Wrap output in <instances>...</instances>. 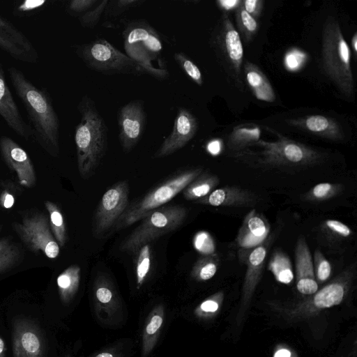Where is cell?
Segmentation results:
<instances>
[{
    "label": "cell",
    "mask_w": 357,
    "mask_h": 357,
    "mask_svg": "<svg viewBox=\"0 0 357 357\" xmlns=\"http://www.w3.org/2000/svg\"><path fill=\"white\" fill-rule=\"evenodd\" d=\"M93 297L98 312H103L110 317L119 307L115 289L106 276L98 277L93 284Z\"/></svg>",
    "instance_id": "26"
},
{
    "label": "cell",
    "mask_w": 357,
    "mask_h": 357,
    "mask_svg": "<svg viewBox=\"0 0 357 357\" xmlns=\"http://www.w3.org/2000/svg\"></svg>",
    "instance_id": "56"
},
{
    "label": "cell",
    "mask_w": 357,
    "mask_h": 357,
    "mask_svg": "<svg viewBox=\"0 0 357 357\" xmlns=\"http://www.w3.org/2000/svg\"><path fill=\"white\" fill-rule=\"evenodd\" d=\"M211 46L228 76L241 90L244 84L241 73L243 47L238 31L227 13H224L211 38Z\"/></svg>",
    "instance_id": "9"
},
{
    "label": "cell",
    "mask_w": 357,
    "mask_h": 357,
    "mask_svg": "<svg viewBox=\"0 0 357 357\" xmlns=\"http://www.w3.org/2000/svg\"><path fill=\"white\" fill-rule=\"evenodd\" d=\"M307 55L298 50L294 49L289 51L284 59L285 68L291 71L300 69L306 61Z\"/></svg>",
    "instance_id": "44"
},
{
    "label": "cell",
    "mask_w": 357,
    "mask_h": 357,
    "mask_svg": "<svg viewBox=\"0 0 357 357\" xmlns=\"http://www.w3.org/2000/svg\"><path fill=\"white\" fill-rule=\"evenodd\" d=\"M322 63L324 70L347 97L354 94V79L351 68V51L338 22L328 18L322 37Z\"/></svg>",
    "instance_id": "5"
},
{
    "label": "cell",
    "mask_w": 357,
    "mask_h": 357,
    "mask_svg": "<svg viewBox=\"0 0 357 357\" xmlns=\"http://www.w3.org/2000/svg\"><path fill=\"white\" fill-rule=\"evenodd\" d=\"M122 36L126 55L141 67L144 74L159 80L169 77L166 63L161 58L162 39L146 20L135 19L126 22Z\"/></svg>",
    "instance_id": "4"
},
{
    "label": "cell",
    "mask_w": 357,
    "mask_h": 357,
    "mask_svg": "<svg viewBox=\"0 0 357 357\" xmlns=\"http://www.w3.org/2000/svg\"><path fill=\"white\" fill-rule=\"evenodd\" d=\"M92 357H120V356L118 354L114 353V351H105L98 353Z\"/></svg>",
    "instance_id": "52"
},
{
    "label": "cell",
    "mask_w": 357,
    "mask_h": 357,
    "mask_svg": "<svg viewBox=\"0 0 357 357\" xmlns=\"http://www.w3.org/2000/svg\"><path fill=\"white\" fill-rule=\"evenodd\" d=\"M278 139L266 142L262 139L247 148L232 153L236 159L261 169L299 170L322 162L325 154L302 143L289 139L270 128Z\"/></svg>",
    "instance_id": "2"
},
{
    "label": "cell",
    "mask_w": 357,
    "mask_h": 357,
    "mask_svg": "<svg viewBox=\"0 0 357 357\" xmlns=\"http://www.w3.org/2000/svg\"><path fill=\"white\" fill-rule=\"evenodd\" d=\"M109 0H99L98 3L84 15L77 18L80 25L86 29H93L103 16Z\"/></svg>",
    "instance_id": "40"
},
{
    "label": "cell",
    "mask_w": 357,
    "mask_h": 357,
    "mask_svg": "<svg viewBox=\"0 0 357 357\" xmlns=\"http://www.w3.org/2000/svg\"><path fill=\"white\" fill-rule=\"evenodd\" d=\"M99 0H71L66 5V12L73 17L78 18L93 8Z\"/></svg>",
    "instance_id": "42"
},
{
    "label": "cell",
    "mask_w": 357,
    "mask_h": 357,
    "mask_svg": "<svg viewBox=\"0 0 357 357\" xmlns=\"http://www.w3.org/2000/svg\"><path fill=\"white\" fill-rule=\"evenodd\" d=\"M80 281V268L71 265L57 278V286L61 301L68 303L77 292Z\"/></svg>",
    "instance_id": "29"
},
{
    "label": "cell",
    "mask_w": 357,
    "mask_h": 357,
    "mask_svg": "<svg viewBox=\"0 0 357 357\" xmlns=\"http://www.w3.org/2000/svg\"><path fill=\"white\" fill-rule=\"evenodd\" d=\"M8 73L28 115L32 135L50 154L57 155L60 122L49 93L45 89L36 86L15 67L8 68Z\"/></svg>",
    "instance_id": "1"
},
{
    "label": "cell",
    "mask_w": 357,
    "mask_h": 357,
    "mask_svg": "<svg viewBox=\"0 0 357 357\" xmlns=\"http://www.w3.org/2000/svg\"><path fill=\"white\" fill-rule=\"evenodd\" d=\"M354 276V267L350 266L310 297L287 311L288 319L296 320L309 317L320 310L340 304L351 287Z\"/></svg>",
    "instance_id": "10"
},
{
    "label": "cell",
    "mask_w": 357,
    "mask_h": 357,
    "mask_svg": "<svg viewBox=\"0 0 357 357\" xmlns=\"http://www.w3.org/2000/svg\"><path fill=\"white\" fill-rule=\"evenodd\" d=\"M194 245L197 250L206 255L213 254L214 244L210 235L204 231L197 234L194 238Z\"/></svg>",
    "instance_id": "46"
},
{
    "label": "cell",
    "mask_w": 357,
    "mask_h": 357,
    "mask_svg": "<svg viewBox=\"0 0 357 357\" xmlns=\"http://www.w3.org/2000/svg\"><path fill=\"white\" fill-rule=\"evenodd\" d=\"M288 121L294 127L322 138L333 141H341L344 139L341 126L334 119L326 116L310 115Z\"/></svg>",
    "instance_id": "23"
},
{
    "label": "cell",
    "mask_w": 357,
    "mask_h": 357,
    "mask_svg": "<svg viewBox=\"0 0 357 357\" xmlns=\"http://www.w3.org/2000/svg\"><path fill=\"white\" fill-rule=\"evenodd\" d=\"M223 300V291H218L200 303L194 310V314L199 319L213 318L220 310Z\"/></svg>",
    "instance_id": "34"
},
{
    "label": "cell",
    "mask_w": 357,
    "mask_h": 357,
    "mask_svg": "<svg viewBox=\"0 0 357 357\" xmlns=\"http://www.w3.org/2000/svg\"><path fill=\"white\" fill-rule=\"evenodd\" d=\"M241 1L240 0H219L216 3L218 7L227 13V12L236 10L241 6Z\"/></svg>",
    "instance_id": "49"
},
{
    "label": "cell",
    "mask_w": 357,
    "mask_h": 357,
    "mask_svg": "<svg viewBox=\"0 0 357 357\" xmlns=\"http://www.w3.org/2000/svg\"><path fill=\"white\" fill-rule=\"evenodd\" d=\"M273 357H298V355L291 347L280 344L275 347Z\"/></svg>",
    "instance_id": "48"
},
{
    "label": "cell",
    "mask_w": 357,
    "mask_h": 357,
    "mask_svg": "<svg viewBox=\"0 0 357 357\" xmlns=\"http://www.w3.org/2000/svg\"><path fill=\"white\" fill-rule=\"evenodd\" d=\"M0 48L21 62L34 63L39 59L38 51L29 39L1 13Z\"/></svg>",
    "instance_id": "14"
},
{
    "label": "cell",
    "mask_w": 357,
    "mask_h": 357,
    "mask_svg": "<svg viewBox=\"0 0 357 357\" xmlns=\"http://www.w3.org/2000/svg\"><path fill=\"white\" fill-rule=\"evenodd\" d=\"M222 150V142L219 139L211 140L207 144V151L213 155L220 154Z\"/></svg>",
    "instance_id": "50"
},
{
    "label": "cell",
    "mask_w": 357,
    "mask_h": 357,
    "mask_svg": "<svg viewBox=\"0 0 357 357\" xmlns=\"http://www.w3.org/2000/svg\"><path fill=\"white\" fill-rule=\"evenodd\" d=\"M296 282L297 290L304 295H312L318 290L312 257L308 244L300 236L295 249Z\"/></svg>",
    "instance_id": "20"
},
{
    "label": "cell",
    "mask_w": 357,
    "mask_h": 357,
    "mask_svg": "<svg viewBox=\"0 0 357 357\" xmlns=\"http://www.w3.org/2000/svg\"><path fill=\"white\" fill-rule=\"evenodd\" d=\"M261 129L259 126L242 124L234 127L228 136L227 146L231 153L251 146L260 139Z\"/></svg>",
    "instance_id": "27"
},
{
    "label": "cell",
    "mask_w": 357,
    "mask_h": 357,
    "mask_svg": "<svg viewBox=\"0 0 357 357\" xmlns=\"http://www.w3.org/2000/svg\"><path fill=\"white\" fill-rule=\"evenodd\" d=\"M20 257L18 248L7 239L0 236V273L15 266Z\"/></svg>",
    "instance_id": "37"
},
{
    "label": "cell",
    "mask_w": 357,
    "mask_h": 357,
    "mask_svg": "<svg viewBox=\"0 0 357 357\" xmlns=\"http://www.w3.org/2000/svg\"><path fill=\"white\" fill-rule=\"evenodd\" d=\"M351 47L353 49V51L356 55L357 54V34L356 33L354 35V36L351 38Z\"/></svg>",
    "instance_id": "54"
},
{
    "label": "cell",
    "mask_w": 357,
    "mask_h": 357,
    "mask_svg": "<svg viewBox=\"0 0 357 357\" xmlns=\"http://www.w3.org/2000/svg\"><path fill=\"white\" fill-rule=\"evenodd\" d=\"M137 252L136 264L137 289L143 285L151 266V249L149 244L142 245Z\"/></svg>",
    "instance_id": "38"
},
{
    "label": "cell",
    "mask_w": 357,
    "mask_h": 357,
    "mask_svg": "<svg viewBox=\"0 0 357 357\" xmlns=\"http://www.w3.org/2000/svg\"><path fill=\"white\" fill-rule=\"evenodd\" d=\"M342 189V185L339 183H320L303 194L301 199L306 202H322L335 197Z\"/></svg>",
    "instance_id": "32"
},
{
    "label": "cell",
    "mask_w": 357,
    "mask_h": 357,
    "mask_svg": "<svg viewBox=\"0 0 357 357\" xmlns=\"http://www.w3.org/2000/svg\"><path fill=\"white\" fill-rule=\"evenodd\" d=\"M164 316L165 307L162 304L155 306L149 314L142 335V357H148L156 345Z\"/></svg>",
    "instance_id": "24"
},
{
    "label": "cell",
    "mask_w": 357,
    "mask_h": 357,
    "mask_svg": "<svg viewBox=\"0 0 357 357\" xmlns=\"http://www.w3.org/2000/svg\"><path fill=\"white\" fill-rule=\"evenodd\" d=\"M324 226L327 231L337 237L348 238L352 234V230L349 226L337 220L328 219L324 221Z\"/></svg>",
    "instance_id": "45"
},
{
    "label": "cell",
    "mask_w": 357,
    "mask_h": 357,
    "mask_svg": "<svg viewBox=\"0 0 357 357\" xmlns=\"http://www.w3.org/2000/svg\"><path fill=\"white\" fill-rule=\"evenodd\" d=\"M268 268L278 282L289 284L294 280L291 261L287 254L280 250H276L273 253Z\"/></svg>",
    "instance_id": "30"
},
{
    "label": "cell",
    "mask_w": 357,
    "mask_h": 357,
    "mask_svg": "<svg viewBox=\"0 0 357 357\" xmlns=\"http://www.w3.org/2000/svg\"><path fill=\"white\" fill-rule=\"evenodd\" d=\"M314 272L317 282H326L331 275V265L323 253L317 249L314 253Z\"/></svg>",
    "instance_id": "41"
},
{
    "label": "cell",
    "mask_w": 357,
    "mask_h": 357,
    "mask_svg": "<svg viewBox=\"0 0 357 357\" xmlns=\"http://www.w3.org/2000/svg\"><path fill=\"white\" fill-rule=\"evenodd\" d=\"M48 3L47 0H26L20 2L14 7V13L18 16L33 14Z\"/></svg>",
    "instance_id": "43"
},
{
    "label": "cell",
    "mask_w": 357,
    "mask_h": 357,
    "mask_svg": "<svg viewBox=\"0 0 357 357\" xmlns=\"http://www.w3.org/2000/svg\"><path fill=\"white\" fill-rule=\"evenodd\" d=\"M145 2V0H109L102 17L105 21L115 19Z\"/></svg>",
    "instance_id": "36"
},
{
    "label": "cell",
    "mask_w": 357,
    "mask_h": 357,
    "mask_svg": "<svg viewBox=\"0 0 357 357\" xmlns=\"http://www.w3.org/2000/svg\"><path fill=\"white\" fill-rule=\"evenodd\" d=\"M14 228L26 245L34 252L42 251L48 258L59 254V245L50 231L47 218L41 213L24 218Z\"/></svg>",
    "instance_id": "11"
},
{
    "label": "cell",
    "mask_w": 357,
    "mask_h": 357,
    "mask_svg": "<svg viewBox=\"0 0 357 357\" xmlns=\"http://www.w3.org/2000/svg\"><path fill=\"white\" fill-rule=\"evenodd\" d=\"M0 116L21 137L28 139L32 135L31 128L23 119L7 85L2 68H0Z\"/></svg>",
    "instance_id": "21"
},
{
    "label": "cell",
    "mask_w": 357,
    "mask_h": 357,
    "mask_svg": "<svg viewBox=\"0 0 357 357\" xmlns=\"http://www.w3.org/2000/svg\"><path fill=\"white\" fill-rule=\"evenodd\" d=\"M45 341L38 326L26 318H17L13 327V357H43Z\"/></svg>",
    "instance_id": "15"
},
{
    "label": "cell",
    "mask_w": 357,
    "mask_h": 357,
    "mask_svg": "<svg viewBox=\"0 0 357 357\" xmlns=\"http://www.w3.org/2000/svg\"><path fill=\"white\" fill-rule=\"evenodd\" d=\"M264 1L261 0L242 1L241 6L243 9L255 20L258 18L263 8Z\"/></svg>",
    "instance_id": "47"
},
{
    "label": "cell",
    "mask_w": 357,
    "mask_h": 357,
    "mask_svg": "<svg viewBox=\"0 0 357 357\" xmlns=\"http://www.w3.org/2000/svg\"><path fill=\"white\" fill-rule=\"evenodd\" d=\"M45 204L50 215V227L54 237L62 247L66 241V229L63 215L55 204L47 201Z\"/></svg>",
    "instance_id": "33"
},
{
    "label": "cell",
    "mask_w": 357,
    "mask_h": 357,
    "mask_svg": "<svg viewBox=\"0 0 357 357\" xmlns=\"http://www.w3.org/2000/svg\"><path fill=\"white\" fill-rule=\"evenodd\" d=\"M269 231L268 222L262 214L256 210L248 213L236 238L241 259H245L252 249L265 241Z\"/></svg>",
    "instance_id": "18"
},
{
    "label": "cell",
    "mask_w": 357,
    "mask_h": 357,
    "mask_svg": "<svg viewBox=\"0 0 357 357\" xmlns=\"http://www.w3.org/2000/svg\"><path fill=\"white\" fill-rule=\"evenodd\" d=\"M202 172V168L186 169L161 183L142 198L127 206L114 228L116 230L124 229L141 220L151 211L172 199Z\"/></svg>",
    "instance_id": "6"
},
{
    "label": "cell",
    "mask_w": 357,
    "mask_h": 357,
    "mask_svg": "<svg viewBox=\"0 0 357 357\" xmlns=\"http://www.w3.org/2000/svg\"><path fill=\"white\" fill-rule=\"evenodd\" d=\"M14 202L13 196L7 192H3L0 198V203L5 208H10L13 206Z\"/></svg>",
    "instance_id": "51"
},
{
    "label": "cell",
    "mask_w": 357,
    "mask_h": 357,
    "mask_svg": "<svg viewBox=\"0 0 357 357\" xmlns=\"http://www.w3.org/2000/svg\"><path fill=\"white\" fill-rule=\"evenodd\" d=\"M197 202L216 207L249 206L256 202V197L241 188L227 185L215 189L208 195L197 200Z\"/></svg>",
    "instance_id": "22"
},
{
    "label": "cell",
    "mask_w": 357,
    "mask_h": 357,
    "mask_svg": "<svg viewBox=\"0 0 357 357\" xmlns=\"http://www.w3.org/2000/svg\"><path fill=\"white\" fill-rule=\"evenodd\" d=\"M73 51L88 68L105 75L144 74L134 60L105 38L76 44Z\"/></svg>",
    "instance_id": "7"
},
{
    "label": "cell",
    "mask_w": 357,
    "mask_h": 357,
    "mask_svg": "<svg viewBox=\"0 0 357 357\" xmlns=\"http://www.w3.org/2000/svg\"><path fill=\"white\" fill-rule=\"evenodd\" d=\"M174 59L181 70L197 85L203 84V76L198 66L184 52L174 54Z\"/></svg>",
    "instance_id": "39"
},
{
    "label": "cell",
    "mask_w": 357,
    "mask_h": 357,
    "mask_svg": "<svg viewBox=\"0 0 357 357\" xmlns=\"http://www.w3.org/2000/svg\"><path fill=\"white\" fill-rule=\"evenodd\" d=\"M235 20L244 40L250 41L258 30L257 20L243 9L241 4L235 10Z\"/></svg>",
    "instance_id": "35"
},
{
    "label": "cell",
    "mask_w": 357,
    "mask_h": 357,
    "mask_svg": "<svg viewBox=\"0 0 357 357\" xmlns=\"http://www.w3.org/2000/svg\"><path fill=\"white\" fill-rule=\"evenodd\" d=\"M198 126L196 116L190 110L178 107L172 130L155 151L153 158L167 157L184 147L194 137Z\"/></svg>",
    "instance_id": "16"
},
{
    "label": "cell",
    "mask_w": 357,
    "mask_h": 357,
    "mask_svg": "<svg viewBox=\"0 0 357 357\" xmlns=\"http://www.w3.org/2000/svg\"><path fill=\"white\" fill-rule=\"evenodd\" d=\"M129 185L121 181L102 195L94 216V231L98 235L114 227L128 205Z\"/></svg>",
    "instance_id": "12"
},
{
    "label": "cell",
    "mask_w": 357,
    "mask_h": 357,
    "mask_svg": "<svg viewBox=\"0 0 357 357\" xmlns=\"http://www.w3.org/2000/svg\"><path fill=\"white\" fill-rule=\"evenodd\" d=\"M218 184L217 176L202 172L182 190L183 195L187 200H198L208 195Z\"/></svg>",
    "instance_id": "28"
},
{
    "label": "cell",
    "mask_w": 357,
    "mask_h": 357,
    "mask_svg": "<svg viewBox=\"0 0 357 357\" xmlns=\"http://www.w3.org/2000/svg\"><path fill=\"white\" fill-rule=\"evenodd\" d=\"M80 121L75 127L77 166L82 178L94 174L105 157L108 144L107 127L94 101L84 95L77 105Z\"/></svg>",
    "instance_id": "3"
},
{
    "label": "cell",
    "mask_w": 357,
    "mask_h": 357,
    "mask_svg": "<svg viewBox=\"0 0 357 357\" xmlns=\"http://www.w3.org/2000/svg\"><path fill=\"white\" fill-rule=\"evenodd\" d=\"M2 68V66H1V64L0 63V68Z\"/></svg>",
    "instance_id": "55"
},
{
    "label": "cell",
    "mask_w": 357,
    "mask_h": 357,
    "mask_svg": "<svg viewBox=\"0 0 357 357\" xmlns=\"http://www.w3.org/2000/svg\"><path fill=\"white\" fill-rule=\"evenodd\" d=\"M119 140L125 153L131 151L142 139L146 124V114L142 100L128 102L117 114Z\"/></svg>",
    "instance_id": "13"
},
{
    "label": "cell",
    "mask_w": 357,
    "mask_h": 357,
    "mask_svg": "<svg viewBox=\"0 0 357 357\" xmlns=\"http://www.w3.org/2000/svg\"><path fill=\"white\" fill-rule=\"evenodd\" d=\"M269 243L270 241L267 238L262 243L252 249L245 259L247 268L243 284L240 307L237 315L238 324H241L245 314L255 290L261 279Z\"/></svg>",
    "instance_id": "17"
},
{
    "label": "cell",
    "mask_w": 357,
    "mask_h": 357,
    "mask_svg": "<svg viewBox=\"0 0 357 357\" xmlns=\"http://www.w3.org/2000/svg\"><path fill=\"white\" fill-rule=\"evenodd\" d=\"M0 152L6 163L17 174L20 183L26 188L36 183L33 164L27 153L13 139L0 137Z\"/></svg>",
    "instance_id": "19"
},
{
    "label": "cell",
    "mask_w": 357,
    "mask_h": 357,
    "mask_svg": "<svg viewBox=\"0 0 357 357\" xmlns=\"http://www.w3.org/2000/svg\"><path fill=\"white\" fill-rule=\"evenodd\" d=\"M6 347L3 340L0 337V357H6Z\"/></svg>",
    "instance_id": "53"
},
{
    "label": "cell",
    "mask_w": 357,
    "mask_h": 357,
    "mask_svg": "<svg viewBox=\"0 0 357 357\" xmlns=\"http://www.w3.org/2000/svg\"><path fill=\"white\" fill-rule=\"evenodd\" d=\"M243 70L245 81L254 96L262 101H275V93L273 88L260 68L255 64L246 61Z\"/></svg>",
    "instance_id": "25"
},
{
    "label": "cell",
    "mask_w": 357,
    "mask_h": 357,
    "mask_svg": "<svg viewBox=\"0 0 357 357\" xmlns=\"http://www.w3.org/2000/svg\"><path fill=\"white\" fill-rule=\"evenodd\" d=\"M187 213V209L180 205L161 206L151 211L122 243L120 250L136 253L142 245L179 227Z\"/></svg>",
    "instance_id": "8"
},
{
    "label": "cell",
    "mask_w": 357,
    "mask_h": 357,
    "mask_svg": "<svg viewBox=\"0 0 357 357\" xmlns=\"http://www.w3.org/2000/svg\"><path fill=\"white\" fill-rule=\"evenodd\" d=\"M218 266L219 258L217 255H206L195 262L191 271V276L199 282L208 280L215 275Z\"/></svg>",
    "instance_id": "31"
}]
</instances>
